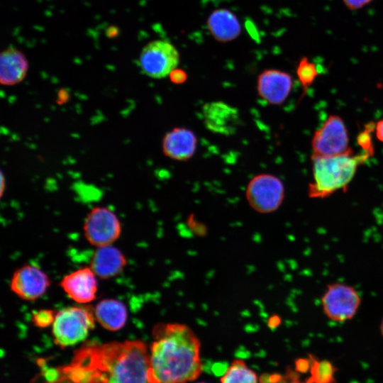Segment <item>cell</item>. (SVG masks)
<instances>
[{"label":"cell","instance_id":"1","mask_svg":"<svg viewBox=\"0 0 383 383\" xmlns=\"http://www.w3.org/2000/svg\"><path fill=\"white\" fill-rule=\"evenodd\" d=\"M149 350L141 340L87 345L59 370L63 383H149Z\"/></svg>","mask_w":383,"mask_h":383},{"label":"cell","instance_id":"2","mask_svg":"<svg viewBox=\"0 0 383 383\" xmlns=\"http://www.w3.org/2000/svg\"><path fill=\"white\" fill-rule=\"evenodd\" d=\"M149 349V383H187L203 369L200 341L188 326L159 323L152 330Z\"/></svg>","mask_w":383,"mask_h":383},{"label":"cell","instance_id":"3","mask_svg":"<svg viewBox=\"0 0 383 383\" xmlns=\"http://www.w3.org/2000/svg\"><path fill=\"white\" fill-rule=\"evenodd\" d=\"M370 150L355 155L353 150L333 156L312 155L313 182L309 184L311 198H325L345 188L353 179L357 167L370 156Z\"/></svg>","mask_w":383,"mask_h":383},{"label":"cell","instance_id":"4","mask_svg":"<svg viewBox=\"0 0 383 383\" xmlns=\"http://www.w3.org/2000/svg\"><path fill=\"white\" fill-rule=\"evenodd\" d=\"M94 309L87 306H70L56 313L52 333L61 348L75 345L84 340L95 323Z\"/></svg>","mask_w":383,"mask_h":383},{"label":"cell","instance_id":"5","mask_svg":"<svg viewBox=\"0 0 383 383\" xmlns=\"http://www.w3.org/2000/svg\"><path fill=\"white\" fill-rule=\"evenodd\" d=\"M320 302L324 315L329 320L344 323L355 316L362 299L353 286L343 282H334L326 286Z\"/></svg>","mask_w":383,"mask_h":383},{"label":"cell","instance_id":"6","mask_svg":"<svg viewBox=\"0 0 383 383\" xmlns=\"http://www.w3.org/2000/svg\"><path fill=\"white\" fill-rule=\"evenodd\" d=\"M179 53L173 44L167 40H155L142 49L139 65L143 74L153 79H162L177 67Z\"/></svg>","mask_w":383,"mask_h":383},{"label":"cell","instance_id":"7","mask_svg":"<svg viewBox=\"0 0 383 383\" xmlns=\"http://www.w3.org/2000/svg\"><path fill=\"white\" fill-rule=\"evenodd\" d=\"M245 196L255 211L262 213H272L282 204L284 198V184L274 175L261 174L249 182Z\"/></svg>","mask_w":383,"mask_h":383},{"label":"cell","instance_id":"8","mask_svg":"<svg viewBox=\"0 0 383 383\" xmlns=\"http://www.w3.org/2000/svg\"><path fill=\"white\" fill-rule=\"evenodd\" d=\"M311 146L313 155L319 156L338 155L351 150L348 131L343 119L336 115L329 116L315 132Z\"/></svg>","mask_w":383,"mask_h":383},{"label":"cell","instance_id":"9","mask_svg":"<svg viewBox=\"0 0 383 383\" xmlns=\"http://www.w3.org/2000/svg\"><path fill=\"white\" fill-rule=\"evenodd\" d=\"M83 229L87 241L99 248L111 245L116 241L121 234V226L111 210L97 206L87 216Z\"/></svg>","mask_w":383,"mask_h":383},{"label":"cell","instance_id":"10","mask_svg":"<svg viewBox=\"0 0 383 383\" xmlns=\"http://www.w3.org/2000/svg\"><path fill=\"white\" fill-rule=\"evenodd\" d=\"M50 281L39 267L26 265L18 268L11 281V289L21 299L35 301L42 296L48 289Z\"/></svg>","mask_w":383,"mask_h":383},{"label":"cell","instance_id":"11","mask_svg":"<svg viewBox=\"0 0 383 383\" xmlns=\"http://www.w3.org/2000/svg\"><path fill=\"white\" fill-rule=\"evenodd\" d=\"M292 84V77L289 73L268 69L259 74L256 88L261 99L270 104L279 105L288 97Z\"/></svg>","mask_w":383,"mask_h":383},{"label":"cell","instance_id":"12","mask_svg":"<svg viewBox=\"0 0 383 383\" xmlns=\"http://www.w3.org/2000/svg\"><path fill=\"white\" fill-rule=\"evenodd\" d=\"M96 276L91 267H82L64 277L60 286L73 301L87 304L96 296L98 284Z\"/></svg>","mask_w":383,"mask_h":383},{"label":"cell","instance_id":"13","mask_svg":"<svg viewBox=\"0 0 383 383\" xmlns=\"http://www.w3.org/2000/svg\"><path fill=\"white\" fill-rule=\"evenodd\" d=\"M202 114L206 128L216 133L232 135L239 124L238 109L222 101L206 104Z\"/></svg>","mask_w":383,"mask_h":383},{"label":"cell","instance_id":"14","mask_svg":"<svg viewBox=\"0 0 383 383\" xmlns=\"http://www.w3.org/2000/svg\"><path fill=\"white\" fill-rule=\"evenodd\" d=\"M196 144V137L191 130L174 128L164 136L162 148L163 153L169 158L185 161L193 156Z\"/></svg>","mask_w":383,"mask_h":383},{"label":"cell","instance_id":"15","mask_svg":"<svg viewBox=\"0 0 383 383\" xmlns=\"http://www.w3.org/2000/svg\"><path fill=\"white\" fill-rule=\"evenodd\" d=\"M29 68L26 55L19 49L9 46L0 54V82L4 86H13L21 82Z\"/></svg>","mask_w":383,"mask_h":383},{"label":"cell","instance_id":"16","mask_svg":"<svg viewBox=\"0 0 383 383\" xmlns=\"http://www.w3.org/2000/svg\"><path fill=\"white\" fill-rule=\"evenodd\" d=\"M126 265L124 255L111 245L99 247L91 259L90 267L101 279H109L119 274Z\"/></svg>","mask_w":383,"mask_h":383},{"label":"cell","instance_id":"17","mask_svg":"<svg viewBox=\"0 0 383 383\" xmlns=\"http://www.w3.org/2000/svg\"><path fill=\"white\" fill-rule=\"evenodd\" d=\"M206 24L211 35L221 43L236 39L242 29L238 17L226 9L213 11L207 18Z\"/></svg>","mask_w":383,"mask_h":383},{"label":"cell","instance_id":"18","mask_svg":"<svg viewBox=\"0 0 383 383\" xmlns=\"http://www.w3.org/2000/svg\"><path fill=\"white\" fill-rule=\"evenodd\" d=\"M96 321L105 329L116 331L121 329L127 321L124 304L116 299H104L94 309Z\"/></svg>","mask_w":383,"mask_h":383},{"label":"cell","instance_id":"19","mask_svg":"<svg viewBox=\"0 0 383 383\" xmlns=\"http://www.w3.org/2000/svg\"><path fill=\"white\" fill-rule=\"evenodd\" d=\"M256 373L240 359L233 361L221 378V383H257Z\"/></svg>","mask_w":383,"mask_h":383},{"label":"cell","instance_id":"20","mask_svg":"<svg viewBox=\"0 0 383 383\" xmlns=\"http://www.w3.org/2000/svg\"><path fill=\"white\" fill-rule=\"evenodd\" d=\"M311 360L310 377L306 383H336L335 373L336 368L328 360H318L313 355H309Z\"/></svg>","mask_w":383,"mask_h":383},{"label":"cell","instance_id":"21","mask_svg":"<svg viewBox=\"0 0 383 383\" xmlns=\"http://www.w3.org/2000/svg\"><path fill=\"white\" fill-rule=\"evenodd\" d=\"M318 72L316 65L308 57H302L297 65L296 75L304 90L313 82Z\"/></svg>","mask_w":383,"mask_h":383},{"label":"cell","instance_id":"22","mask_svg":"<svg viewBox=\"0 0 383 383\" xmlns=\"http://www.w3.org/2000/svg\"><path fill=\"white\" fill-rule=\"evenodd\" d=\"M57 313L50 309H40L32 314L31 321L38 328H46L52 325Z\"/></svg>","mask_w":383,"mask_h":383},{"label":"cell","instance_id":"23","mask_svg":"<svg viewBox=\"0 0 383 383\" xmlns=\"http://www.w3.org/2000/svg\"><path fill=\"white\" fill-rule=\"evenodd\" d=\"M170 81L174 84H182L187 79V72L179 68L174 69L169 74Z\"/></svg>","mask_w":383,"mask_h":383},{"label":"cell","instance_id":"24","mask_svg":"<svg viewBox=\"0 0 383 383\" xmlns=\"http://www.w3.org/2000/svg\"><path fill=\"white\" fill-rule=\"evenodd\" d=\"M350 10H358L370 4L373 0H342Z\"/></svg>","mask_w":383,"mask_h":383},{"label":"cell","instance_id":"25","mask_svg":"<svg viewBox=\"0 0 383 383\" xmlns=\"http://www.w3.org/2000/svg\"><path fill=\"white\" fill-rule=\"evenodd\" d=\"M295 367L296 371L301 373H306L311 367V360L309 357L297 359L295 362Z\"/></svg>","mask_w":383,"mask_h":383},{"label":"cell","instance_id":"26","mask_svg":"<svg viewBox=\"0 0 383 383\" xmlns=\"http://www.w3.org/2000/svg\"><path fill=\"white\" fill-rule=\"evenodd\" d=\"M106 35L109 38H113L118 35L119 29L115 26H111L106 30Z\"/></svg>","mask_w":383,"mask_h":383},{"label":"cell","instance_id":"27","mask_svg":"<svg viewBox=\"0 0 383 383\" xmlns=\"http://www.w3.org/2000/svg\"><path fill=\"white\" fill-rule=\"evenodd\" d=\"M376 136L379 140L383 142V118L376 125Z\"/></svg>","mask_w":383,"mask_h":383},{"label":"cell","instance_id":"28","mask_svg":"<svg viewBox=\"0 0 383 383\" xmlns=\"http://www.w3.org/2000/svg\"><path fill=\"white\" fill-rule=\"evenodd\" d=\"M286 377H287V376H286ZM287 378L289 380H290V382H288V383H306V382H300V381H299V375L298 373H297V374H294V375H292V376H291V377H287Z\"/></svg>","mask_w":383,"mask_h":383},{"label":"cell","instance_id":"29","mask_svg":"<svg viewBox=\"0 0 383 383\" xmlns=\"http://www.w3.org/2000/svg\"><path fill=\"white\" fill-rule=\"evenodd\" d=\"M379 330H380L381 335L383 337V318H382V319L381 321V323H380V325H379Z\"/></svg>","mask_w":383,"mask_h":383},{"label":"cell","instance_id":"30","mask_svg":"<svg viewBox=\"0 0 383 383\" xmlns=\"http://www.w3.org/2000/svg\"><path fill=\"white\" fill-rule=\"evenodd\" d=\"M198 383H206V382H198Z\"/></svg>","mask_w":383,"mask_h":383}]
</instances>
